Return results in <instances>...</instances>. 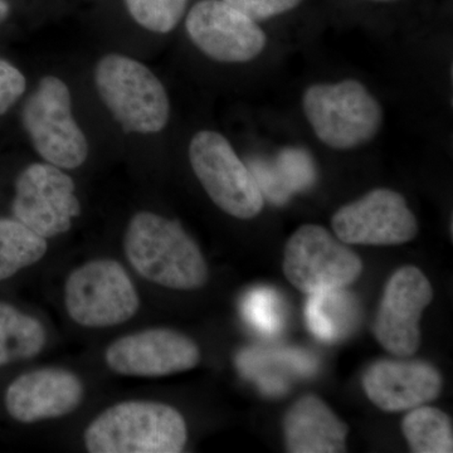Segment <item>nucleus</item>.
<instances>
[{
  "instance_id": "29",
  "label": "nucleus",
  "mask_w": 453,
  "mask_h": 453,
  "mask_svg": "<svg viewBox=\"0 0 453 453\" xmlns=\"http://www.w3.org/2000/svg\"><path fill=\"white\" fill-rule=\"evenodd\" d=\"M375 2H386V0H375Z\"/></svg>"
},
{
  "instance_id": "10",
  "label": "nucleus",
  "mask_w": 453,
  "mask_h": 453,
  "mask_svg": "<svg viewBox=\"0 0 453 453\" xmlns=\"http://www.w3.org/2000/svg\"><path fill=\"white\" fill-rule=\"evenodd\" d=\"M334 234L347 244L395 246L412 241L418 220L401 193L377 188L342 205L332 219Z\"/></svg>"
},
{
  "instance_id": "23",
  "label": "nucleus",
  "mask_w": 453,
  "mask_h": 453,
  "mask_svg": "<svg viewBox=\"0 0 453 453\" xmlns=\"http://www.w3.org/2000/svg\"><path fill=\"white\" fill-rule=\"evenodd\" d=\"M133 19L154 33L172 32L186 12L188 0H125Z\"/></svg>"
},
{
  "instance_id": "28",
  "label": "nucleus",
  "mask_w": 453,
  "mask_h": 453,
  "mask_svg": "<svg viewBox=\"0 0 453 453\" xmlns=\"http://www.w3.org/2000/svg\"><path fill=\"white\" fill-rule=\"evenodd\" d=\"M9 13H11V7L7 0H0V23L7 19Z\"/></svg>"
},
{
  "instance_id": "26",
  "label": "nucleus",
  "mask_w": 453,
  "mask_h": 453,
  "mask_svg": "<svg viewBox=\"0 0 453 453\" xmlns=\"http://www.w3.org/2000/svg\"><path fill=\"white\" fill-rule=\"evenodd\" d=\"M27 88L25 74L4 59H0V115L8 112L22 97Z\"/></svg>"
},
{
  "instance_id": "18",
  "label": "nucleus",
  "mask_w": 453,
  "mask_h": 453,
  "mask_svg": "<svg viewBox=\"0 0 453 453\" xmlns=\"http://www.w3.org/2000/svg\"><path fill=\"white\" fill-rule=\"evenodd\" d=\"M359 308L356 296L342 288L310 294L305 318L309 329L323 342H338L357 326Z\"/></svg>"
},
{
  "instance_id": "11",
  "label": "nucleus",
  "mask_w": 453,
  "mask_h": 453,
  "mask_svg": "<svg viewBox=\"0 0 453 453\" xmlns=\"http://www.w3.org/2000/svg\"><path fill=\"white\" fill-rule=\"evenodd\" d=\"M188 35L214 61L244 64L266 49L267 35L256 20L223 0H202L190 9Z\"/></svg>"
},
{
  "instance_id": "5",
  "label": "nucleus",
  "mask_w": 453,
  "mask_h": 453,
  "mask_svg": "<svg viewBox=\"0 0 453 453\" xmlns=\"http://www.w3.org/2000/svg\"><path fill=\"white\" fill-rule=\"evenodd\" d=\"M22 120L35 151L47 163L76 169L88 159V142L74 120L70 88L58 77L41 80L27 98Z\"/></svg>"
},
{
  "instance_id": "14",
  "label": "nucleus",
  "mask_w": 453,
  "mask_h": 453,
  "mask_svg": "<svg viewBox=\"0 0 453 453\" xmlns=\"http://www.w3.org/2000/svg\"><path fill=\"white\" fill-rule=\"evenodd\" d=\"M83 395L82 381L73 372L43 368L20 375L9 386L5 408L16 421L35 423L73 413Z\"/></svg>"
},
{
  "instance_id": "13",
  "label": "nucleus",
  "mask_w": 453,
  "mask_h": 453,
  "mask_svg": "<svg viewBox=\"0 0 453 453\" xmlns=\"http://www.w3.org/2000/svg\"><path fill=\"white\" fill-rule=\"evenodd\" d=\"M111 371L130 377L157 378L190 371L201 362L195 340L172 329H148L122 336L105 353Z\"/></svg>"
},
{
  "instance_id": "19",
  "label": "nucleus",
  "mask_w": 453,
  "mask_h": 453,
  "mask_svg": "<svg viewBox=\"0 0 453 453\" xmlns=\"http://www.w3.org/2000/svg\"><path fill=\"white\" fill-rule=\"evenodd\" d=\"M46 339V329L38 319L0 303V366L38 356Z\"/></svg>"
},
{
  "instance_id": "1",
  "label": "nucleus",
  "mask_w": 453,
  "mask_h": 453,
  "mask_svg": "<svg viewBox=\"0 0 453 453\" xmlns=\"http://www.w3.org/2000/svg\"><path fill=\"white\" fill-rule=\"evenodd\" d=\"M124 249L131 266L148 281L186 291L207 282L204 256L177 220L139 211L127 226Z\"/></svg>"
},
{
  "instance_id": "22",
  "label": "nucleus",
  "mask_w": 453,
  "mask_h": 453,
  "mask_svg": "<svg viewBox=\"0 0 453 453\" xmlns=\"http://www.w3.org/2000/svg\"><path fill=\"white\" fill-rule=\"evenodd\" d=\"M244 319L250 326L265 336H273L283 329L286 310L275 288L259 286L247 292L242 303Z\"/></svg>"
},
{
  "instance_id": "2",
  "label": "nucleus",
  "mask_w": 453,
  "mask_h": 453,
  "mask_svg": "<svg viewBox=\"0 0 453 453\" xmlns=\"http://www.w3.org/2000/svg\"><path fill=\"white\" fill-rule=\"evenodd\" d=\"M188 440L187 423L172 405L130 401L96 417L85 432L91 453H179Z\"/></svg>"
},
{
  "instance_id": "6",
  "label": "nucleus",
  "mask_w": 453,
  "mask_h": 453,
  "mask_svg": "<svg viewBox=\"0 0 453 453\" xmlns=\"http://www.w3.org/2000/svg\"><path fill=\"white\" fill-rule=\"evenodd\" d=\"M188 154L196 177L217 207L238 219L261 213L265 198L251 170L222 134L199 131L190 140Z\"/></svg>"
},
{
  "instance_id": "12",
  "label": "nucleus",
  "mask_w": 453,
  "mask_h": 453,
  "mask_svg": "<svg viewBox=\"0 0 453 453\" xmlns=\"http://www.w3.org/2000/svg\"><path fill=\"white\" fill-rule=\"evenodd\" d=\"M434 299V288L418 267L396 270L387 282L375 316V338L392 356L412 357L421 344L423 311Z\"/></svg>"
},
{
  "instance_id": "27",
  "label": "nucleus",
  "mask_w": 453,
  "mask_h": 453,
  "mask_svg": "<svg viewBox=\"0 0 453 453\" xmlns=\"http://www.w3.org/2000/svg\"><path fill=\"white\" fill-rule=\"evenodd\" d=\"M229 5L242 12L253 20H264L281 16L296 8L303 0H223Z\"/></svg>"
},
{
  "instance_id": "20",
  "label": "nucleus",
  "mask_w": 453,
  "mask_h": 453,
  "mask_svg": "<svg viewBox=\"0 0 453 453\" xmlns=\"http://www.w3.org/2000/svg\"><path fill=\"white\" fill-rule=\"evenodd\" d=\"M49 244L16 219H0V281L37 264Z\"/></svg>"
},
{
  "instance_id": "25",
  "label": "nucleus",
  "mask_w": 453,
  "mask_h": 453,
  "mask_svg": "<svg viewBox=\"0 0 453 453\" xmlns=\"http://www.w3.org/2000/svg\"><path fill=\"white\" fill-rule=\"evenodd\" d=\"M249 169L251 170L262 196H266L271 202L281 204L291 195L282 183L275 165L255 159L250 164Z\"/></svg>"
},
{
  "instance_id": "17",
  "label": "nucleus",
  "mask_w": 453,
  "mask_h": 453,
  "mask_svg": "<svg viewBox=\"0 0 453 453\" xmlns=\"http://www.w3.org/2000/svg\"><path fill=\"white\" fill-rule=\"evenodd\" d=\"M240 371L266 395H281L290 375L309 377L316 371L315 357L301 349H246L237 357Z\"/></svg>"
},
{
  "instance_id": "24",
  "label": "nucleus",
  "mask_w": 453,
  "mask_h": 453,
  "mask_svg": "<svg viewBox=\"0 0 453 453\" xmlns=\"http://www.w3.org/2000/svg\"><path fill=\"white\" fill-rule=\"evenodd\" d=\"M277 173L288 192L308 189L316 180L311 157L301 149H286L276 163Z\"/></svg>"
},
{
  "instance_id": "9",
  "label": "nucleus",
  "mask_w": 453,
  "mask_h": 453,
  "mask_svg": "<svg viewBox=\"0 0 453 453\" xmlns=\"http://www.w3.org/2000/svg\"><path fill=\"white\" fill-rule=\"evenodd\" d=\"M12 211L14 219L47 240L70 231L81 204L74 196V181L64 169L32 164L17 179Z\"/></svg>"
},
{
  "instance_id": "3",
  "label": "nucleus",
  "mask_w": 453,
  "mask_h": 453,
  "mask_svg": "<svg viewBox=\"0 0 453 453\" xmlns=\"http://www.w3.org/2000/svg\"><path fill=\"white\" fill-rule=\"evenodd\" d=\"M303 109L318 139L335 150L368 144L383 125L380 101L357 80L310 86Z\"/></svg>"
},
{
  "instance_id": "4",
  "label": "nucleus",
  "mask_w": 453,
  "mask_h": 453,
  "mask_svg": "<svg viewBox=\"0 0 453 453\" xmlns=\"http://www.w3.org/2000/svg\"><path fill=\"white\" fill-rule=\"evenodd\" d=\"M98 96L127 133L157 134L166 127L170 101L157 74L131 57L107 55L95 71Z\"/></svg>"
},
{
  "instance_id": "16",
  "label": "nucleus",
  "mask_w": 453,
  "mask_h": 453,
  "mask_svg": "<svg viewBox=\"0 0 453 453\" xmlns=\"http://www.w3.org/2000/svg\"><path fill=\"white\" fill-rule=\"evenodd\" d=\"M286 447L292 453L347 451L349 427L316 395L294 403L283 421Z\"/></svg>"
},
{
  "instance_id": "21",
  "label": "nucleus",
  "mask_w": 453,
  "mask_h": 453,
  "mask_svg": "<svg viewBox=\"0 0 453 453\" xmlns=\"http://www.w3.org/2000/svg\"><path fill=\"white\" fill-rule=\"evenodd\" d=\"M402 429L411 449L417 453H451V418L442 411L427 405L413 408L405 416Z\"/></svg>"
},
{
  "instance_id": "15",
  "label": "nucleus",
  "mask_w": 453,
  "mask_h": 453,
  "mask_svg": "<svg viewBox=\"0 0 453 453\" xmlns=\"http://www.w3.org/2000/svg\"><path fill=\"white\" fill-rule=\"evenodd\" d=\"M363 387L380 410L402 412L436 399L442 389V377L426 362L380 360L369 366Z\"/></svg>"
},
{
  "instance_id": "7",
  "label": "nucleus",
  "mask_w": 453,
  "mask_h": 453,
  "mask_svg": "<svg viewBox=\"0 0 453 453\" xmlns=\"http://www.w3.org/2000/svg\"><path fill=\"white\" fill-rule=\"evenodd\" d=\"M65 303L74 323L110 327L127 323L140 308L135 286L113 259H94L74 270L65 282Z\"/></svg>"
},
{
  "instance_id": "8",
  "label": "nucleus",
  "mask_w": 453,
  "mask_h": 453,
  "mask_svg": "<svg viewBox=\"0 0 453 453\" xmlns=\"http://www.w3.org/2000/svg\"><path fill=\"white\" fill-rule=\"evenodd\" d=\"M362 271L359 256L324 226H301L286 243L283 273L303 294L347 288Z\"/></svg>"
}]
</instances>
